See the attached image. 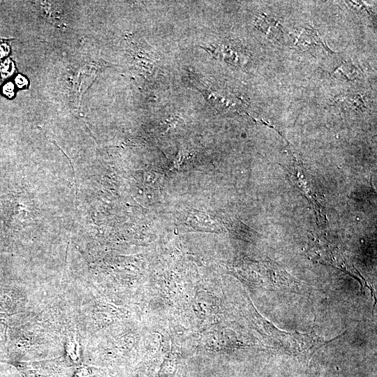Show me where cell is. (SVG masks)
Returning a JSON list of instances; mask_svg holds the SVG:
<instances>
[{
  "label": "cell",
  "instance_id": "cell-1",
  "mask_svg": "<svg viewBox=\"0 0 377 377\" xmlns=\"http://www.w3.org/2000/svg\"><path fill=\"white\" fill-rule=\"evenodd\" d=\"M72 377H105V373L92 367H82L75 371Z\"/></svg>",
  "mask_w": 377,
  "mask_h": 377
},
{
  "label": "cell",
  "instance_id": "cell-2",
  "mask_svg": "<svg viewBox=\"0 0 377 377\" xmlns=\"http://www.w3.org/2000/svg\"><path fill=\"white\" fill-rule=\"evenodd\" d=\"M3 91H4V93L7 94V95L8 96L13 95V87L12 84L8 83L6 85H5Z\"/></svg>",
  "mask_w": 377,
  "mask_h": 377
},
{
  "label": "cell",
  "instance_id": "cell-3",
  "mask_svg": "<svg viewBox=\"0 0 377 377\" xmlns=\"http://www.w3.org/2000/svg\"><path fill=\"white\" fill-rule=\"evenodd\" d=\"M26 79L24 78L22 76H18L15 79L16 84L18 85V87H22L26 84Z\"/></svg>",
  "mask_w": 377,
  "mask_h": 377
}]
</instances>
